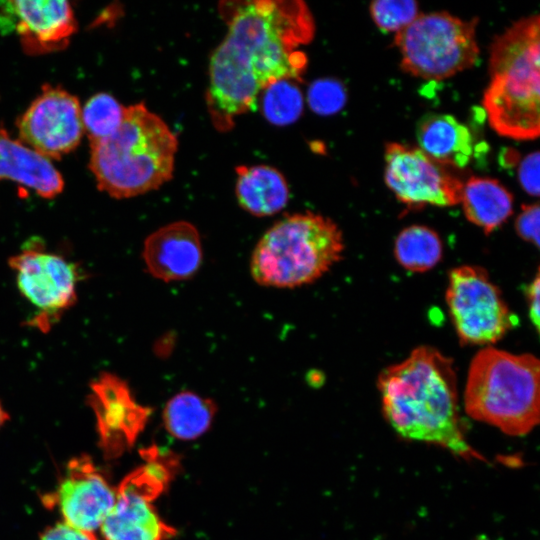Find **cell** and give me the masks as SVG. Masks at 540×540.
Wrapping results in <instances>:
<instances>
[{"label":"cell","instance_id":"6da1fadb","mask_svg":"<svg viewBox=\"0 0 540 540\" xmlns=\"http://www.w3.org/2000/svg\"><path fill=\"white\" fill-rule=\"evenodd\" d=\"M228 30L208 69L207 107L214 126L227 131L279 80H299L307 65L300 49L314 36L312 14L303 1L221 2Z\"/></svg>","mask_w":540,"mask_h":540},{"label":"cell","instance_id":"7a4b0ae2","mask_svg":"<svg viewBox=\"0 0 540 540\" xmlns=\"http://www.w3.org/2000/svg\"><path fill=\"white\" fill-rule=\"evenodd\" d=\"M456 384L452 359L433 347L419 346L378 377L384 417L404 439L475 457L460 427Z\"/></svg>","mask_w":540,"mask_h":540},{"label":"cell","instance_id":"3957f363","mask_svg":"<svg viewBox=\"0 0 540 540\" xmlns=\"http://www.w3.org/2000/svg\"><path fill=\"white\" fill-rule=\"evenodd\" d=\"M90 145L98 188L113 198L142 195L172 178L177 138L144 103L127 106L116 131Z\"/></svg>","mask_w":540,"mask_h":540},{"label":"cell","instance_id":"277c9868","mask_svg":"<svg viewBox=\"0 0 540 540\" xmlns=\"http://www.w3.org/2000/svg\"><path fill=\"white\" fill-rule=\"evenodd\" d=\"M490 83L483 107L501 136L533 140L540 134V17L522 18L490 48Z\"/></svg>","mask_w":540,"mask_h":540},{"label":"cell","instance_id":"5b68a950","mask_svg":"<svg viewBox=\"0 0 540 540\" xmlns=\"http://www.w3.org/2000/svg\"><path fill=\"white\" fill-rule=\"evenodd\" d=\"M467 414L512 436L531 432L540 419V362L532 354L493 347L472 359L464 391Z\"/></svg>","mask_w":540,"mask_h":540},{"label":"cell","instance_id":"8992f818","mask_svg":"<svg viewBox=\"0 0 540 540\" xmlns=\"http://www.w3.org/2000/svg\"><path fill=\"white\" fill-rule=\"evenodd\" d=\"M343 250L342 232L331 219L312 212L291 214L259 239L250 272L259 285L294 288L322 277Z\"/></svg>","mask_w":540,"mask_h":540},{"label":"cell","instance_id":"52a82bcc","mask_svg":"<svg viewBox=\"0 0 540 540\" xmlns=\"http://www.w3.org/2000/svg\"><path fill=\"white\" fill-rule=\"evenodd\" d=\"M478 19L464 21L447 12L420 14L395 34L403 71L443 80L474 66L479 58Z\"/></svg>","mask_w":540,"mask_h":540},{"label":"cell","instance_id":"ba28073f","mask_svg":"<svg viewBox=\"0 0 540 540\" xmlns=\"http://www.w3.org/2000/svg\"><path fill=\"white\" fill-rule=\"evenodd\" d=\"M446 303L462 345H490L515 326L517 319L485 269L463 265L448 277Z\"/></svg>","mask_w":540,"mask_h":540},{"label":"cell","instance_id":"9c48e42d","mask_svg":"<svg viewBox=\"0 0 540 540\" xmlns=\"http://www.w3.org/2000/svg\"><path fill=\"white\" fill-rule=\"evenodd\" d=\"M384 179L408 209L449 207L461 202L464 183L420 148L398 142L385 146Z\"/></svg>","mask_w":540,"mask_h":540},{"label":"cell","instance_id":"30bf717a","mask_svg":"<svg viewBox=\"0 0 540 540\" xmlns=\"http://www.w3.org/2000/svg\"><path fill=\"white\" fill-rule=\"evenodd\" d=\"M20 293L38 310L36 324L49 327L76 301L78 271L63 257L35 247L9 260Z\"/></svg>","mask_w":540,"mask_h":540},{"label":"cell","instance_id":"8fae6325","mask_svg":"<svg viewBox=\"0 0 540 540\" xmlns=\"http://www.w3.org/2000/svg\"><path fill=\"white\" fill-rule=\"evenodd\" d=\"M79 100L60 87L46 85L18 121L20 141L47 159H59L82 138Z\"/></svg>","mask_w":540,"mask_h":540},{"label":"cell","instance_id":"7c38bea8","mask_svg":"<svg viewBox=\"0 0 540 540\" xmlns=\"http://www.w3.org/2000/svg\"><path fill=\"white\" fill-rule=\"evenodd\" d=\"M161 475L160 467L149 465L121 483L115 504L99 529L103 540H166L172 535L152 502Z\"/></svg>","mask_w":540,"mask_h":540},{"label":"cell","instance_id":"4fadbf2b","mask_svg":"<svg viewBox=\"0 0 540 540\" xmlns=\"http://www.w3.org/2000/svg\"><path fill=\"white\" fill-rule=\"evenodd\" d=\"M115 489L89 457L70 460L51 496L62 521L81 530L95 533L112 510Z\"/></svg>","mask_w":540,"mask_h":540},{"label":"cell","instance_id":"5bb4252c","mask_svg":"<svg viewBox=\"0 0 540 540\" xmlns=\"http://www.w3.org/2000/svg\"><path fill=\"white\" fill-rule=\"evenodd\" d=\"M76 26L67 1H0V32L15 34L29 55L65 48Z\"/></svg>","mask_w":540,"mask_h":540},{"label":"cell","instance_id":"9a60e30c","mask_svg":"<svg viewBox=\"0 0 540 540\" xmlns=\"http://www.w3.org/2000/svg\"><path fill=\"white\" fill-rule=\"evenodd\" d=\"M142 256L148 272L159 280L190 279L203 261L200 234L187 221L167 224L146 238Z\"/></svg>","mask_w":540,"mask_h":540},{"label":"cell","instance_id":"2e32d148","mask_svg":"<svg viewBox=\"0 0 540 540\" xmlns=\"http://www.w3.org/2000/svg\"><path fill=\"white\" fill-rule=\"evenodd\" d=\"M88 401L95 412L101 439L111 443L133 439L149 415V410L132 397L127 383L109 372L92 382Z\"/></svg>","mask_w":540,"mask_h":540},{"label":"cell","instance_id":"e0dca14e","mask_svg":"<svg viewBox=\"0 0 540 540\" xmlns=\"http://www.w3.org/2000/svg\"><path fill=\"white\" fill-rule=\"evenodd\" d=\"M1 179L24 185L43 198H54L64 187L61 174L49 159L0 128Z\"/></svg>","mask_w":540,"mask_h":540},{"label":"cell","instance_id":"ac0fdd59","mask_svg":"<svg viewBox=\"0 0 540 540\" xmlns=\"http://www.w3.org/2000/svg\"><path fill=\"white\" fill-rule=\"evenodd\" d=\"M416 137L420 149L446 167L463 168L473 154L469 128L448 114L425 115L417 125Z\"/></svg>","mask_w":540,"mask_h":540},{"label":"cell","instance_id":"d6986e66","mask_svg":"<svg viewBox=\"0 0 540 540\" xmlns=\"http://www.w3.org/2000/svg\"><path fill=\"white\" fill-rule=\"evenodd\" d=\"M236 197L239 205L257 217L271 216L282 210L289 201L286 179L268 165L236 168Z\"/></svg>","mask_w":540,"mask_h":540},{"label":"cell","instance_id":"ffe728a7","mask_svg":"<svg viewBox=\"0 0 540 540\" xmlns=\"http://www.w3.org/2000/svg\"><path fill=\"white\" fill-rule=\"evenodd\" d=\"M465 217L485 234L499 228L513 213L512 194L496 179L472 176L463 186Z\"/></svg>","mask_w":540,"mask_h":540},{"label":"cell","instance_id":"44dd1931","mask_svg":"<svg viewBox=\"0 0 540 540\" xmlns=\"http://www.w3.org/2000/svg\"><path fill=\"white\" fill-rule=\"evenodd\" d=\"M215 403L192 391H182L170 398L163 409V424L175 439L191 441L200 438L211 427Z\"/></svg>","mask_w":540,"mask_h":540},{"label":"cell","instance_id":"7402d4cb","mask_svg":"<svg viewBox=\"0 0 540 540\" xmlns=\"http://www.w3.org/2000/svg\"><path fill=\"white\" fill-rule=\"evenodd\" d=\"M397 262L411 272H426L442 258L443 244L439 235L424 225H411L403 229L395 240Z\"/></svg>","mask_w":540,"mask_h":540},{"label":"cell","instance_id":"603a6c76","mask_svg":"<svg viewBox=\"0 0 540 540\" xmlns=\"http://www.w3.org/2000/svg\"><path fill=\"white\" fill-rule=\"evenodd\" d=\"M262 112L278 126L296 121L303 111V96L292 80H279L262 91Z\"/></svg>","mask_w":540,"mask_h":540},{"label":"cell","instance_id":"cb8c5ba5","mask_svg":"<svg viewBox=\"0 0 540 540\" xmlns=\"http://www.w3.org/2000/svg\"><path fill=\"white\" fill-rule=\"evenodd\" d=\"M125 108L108 93L92 96L81 111L83 128L90 143L114 133L123 120Z\"/></svg>","mask_w":540,"mask_h":540},{"label":"cell","instance_id":"d4e9b609","mask_svg":"<svg viewBox=\"0 0 540 540\" xmlns=\"http://www.w3.org/2000/svg\"><path fill=\"white\" fill-rule=\"evenodd\" d=\"M369 9L376 26L386 33L396 34L420 15L418 3L414 0H377L370 4Z\"/></svg>","mask_w":540,"mask_h":540},{"label":"cell","instance_id":"484cf974","mask_svg":"<svg viewBox=\"0 0 540 540\" xmlns=\"http://www.w3.org/2000/svg\"><path fill=\"white\" fill-rule=\"evenodd\" d=\"M307 101L315 113L331 115L345 106L347 92L344 85L336 79H319L310 85Z\"/></svg>","mask_w":540,"mask_h":540},{"label":"cell","instance_id":"4316f807","mask_svg":"<svg viewBox=\"0 0 540 540\" xmlns=\"http://www.w3.org/2000/svg\"><path fill=\"white\" fill-rule=\"evenodd\" d=\"M539 218L540 207L538 203L523 205L515 221L518 236L526 242L539 247Z\"/></svg>","mask_w":540,"mask_h":540},{"label":"cell","instance_id":"83f0119b","mask_svg":"<svg viewBox=\"0 0 540 540\" xmlns=\"http://www.w3.org/2000/svg\"><path fill=\"white\" fill-rule=\"evenodd\" d=\"M539 152L535 151L521 161L518 169L519 182L529 195H539Z\"/></svg>","mask_w":540,"mask_h":540},{"label":"cell","instance_id":"f1b7e54d","mask_svg":"<svg viewBox=\"0 0 540 540\" xmlns=\"http://www.w3.org/2000/svg\"><path fill=\"white\" fill-rule=\"evenodd\" d=\"M40 540H98L95 533L75 528L63 521L58 522L42 533Z\"/></svg>","mask_w":540,"mask_h":540},{"label":"cell","instance_id":"f546056e","mask_svg":"<svg viewBox=\"0 0 540 540\" xmlns=\"http://www.w3.org/2000/svg\"><path fill=\"white\" fill-rule=\"evenodd\" d=\"M540 277H539V271H537L534 279L532 282L528 285L526 289V296H527V303H528V311H529V317L534 325V328L539 331V320H540Z\"/></svg>","mask_w":540,"mask_h":540},{"label":"cell","instance_id":"4dcf8cb0","mask_svg":"<svg viewBox=\"0 0 540 540\" xmlns=\"http://www.w3.org/2000/svg\"><path fill=\"white\" fill-rule=\"evenodd\" d=\"M9 416L5 409L3 408L2 404L0 403V428L5 424V422L8 420Z\"/></svg>","mask_w":540,"mask_h":540}]
</instances>
